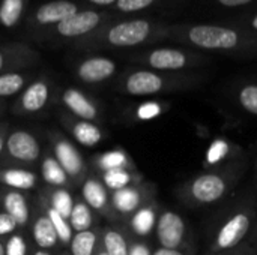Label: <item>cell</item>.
<instances>
[{"instance_id": "1", "label": "cell", "mask_w": 257, "mask_h": 255, "mask_svg": "<svg viewBox=\"0 0 257 255\" xmlns=\"http://www.w3.org/2000/svg\"><path fill=\"white\" fill-rule=\"evenodd\" d=\"M169 21L149 15H117L93 35L72 45L81 53L136 51L169 41Z\"/></svg>"}, {"instance_id": "2", "label": "cell", "mask_w": 257, "mask_h": 255, "mask_svg": "<svg viewBox=\"0 0 257 255\" xmlns=\"http://www.w3.org/2000/svg\"><path fill=\"white\" fill-rule=\"evenodd\" d=\"M169 41L206 54L257 57V33L232 23H170Z\"/></svg>"}, {"instance_id": "3", "label": "cell", "mask_w": 257, "mask_h": 255, "mask_svg": "<svg viewBox=\"0 0 257 255\" xmlns=\"http://www.w3.org/2000/svg\"><path fill=\"white\" fill-rule=\"evenodd\" d=\"M247 170L248 158L244 155L182 182L176 186L175 195L182 206L190 209L218 204L233 194Z\"/></svg>"}, {"instance_id": "4", "label": "cell", "mask_w": 257, "mask_h": 255, "mask_svg": "<svg viewBox=\"0 0 257 255\" xmlns=\"http://www.w3.org/2000/svg\"><path fill=\"white\" fill-rule=\"evenodd\" d=\"M256 215L257 194L254 189L239 194L220 210H217L208 227V252L232 251L248 242L254 227Z\"/></svg>"}, {"instance_id": "5", "label": "cell", "mask_w": 257, "mask_h": 255, "mask_svg": "<svg viewBox=\"0 0 257 255\" xmlns=\"http://www.w3.org/2000/svg\"><path fill=\"white\" fill-rule=\"evenodd\" d=\"M208 81V74L200 71L164 72L142 66L125 69L116 81V90L128 96H161L178 92H188L202 87Z\"/></svg>"}, {"instance_id": "6", "label": "cell", "mask_w": 257, "mask_h": 255, "mask_svg": "<svg viewBox=\"0 0 257 255\" xmlns=\"http://www.w3.org/2000/svg\"><path fill=\"white\" fill-rule=\"evenodd\" d=\"M128 62L134 66H142L164 72H190L199 71L212 63V57L206 53L184 47V45H152L136 50L126 54Z\"/></svg>"}, {"instance_id": "7", "label": "cell", "mask_w": 257, "mask_h": 255, "mask_svg": "<svg viewBox=\"0 0 257 255\" xmlns=\"http://www.w3.org/2000/svg\"><path fill=\"white\" fill-rule=\"evenodd\" d=\"M116 17L117 14H114L113 11L83 8L77 14L63 20L57 26L42 32L41 35L35 36L30 41L36 44H42V45L66 44L72 47L77 42L83 41L84 38L93 35L96 30H99L104 24H107Z\"/></svg>"}, {"instance_id": "8", "label": "cell", "mask_w": 257, "mask_h": 255, "mask_svg": "<svg viewBox=\"0 0 257 255\" xmlns=\"http://www.w3.org/2000/svg\"><path fill=\"white\" fill-rule=\"evenodd\" d=\"M86 8L78 0H47L36 6H32L21 32L26 41L33 39L42 32L57 26L63 20L77 14L80 9Z\"/></svg>"}, {"instance_id": "9", "label": "cell", "mask_w": 257, "mask_h": 255, "mask_svg": "<svg viewBox=\"0 0 257 255\" xmlns=\"http://www.w3.org/2000/svg\"><path fill=\"white\" fill-rule=\"evenodd\" d=\"M158 246L167 249H196L194 234L187 221L175 210L161 206L155 227Z\"/></svg>"}, {"instance_id": "10", "label": "cell", "mask_w": 257, "mask_h": 255, "mask_svg": "<svg viewBox=\"0 0 257 255\" xmlns=\"http://www.w3.org/2000/svg\"><path fill=\"white\" fill-rule=\"evenodd\" d=\"M157 198V186L152 182H140L137 185L114 191L111 194V207L117 216L130 218L140 207Z\"/></svg>"}, {"instance_id": "11", "label": "cell", "mask_w": 257, "mask_h": 255, "mask_svg": "<svg viewBox=\"0 0 257 255\" xmlns=\"http://www.w3.org/2000/svg\"><path fill=\"white\" fill-rule=\"evenodd\" d=\"M75 75L84 84H101L117 75V62L99 53H84L75 66Z\"/></svg>"}, {"instance_id": "12", "label": "cell", "mask_w": 257, "mask_h": 255, "mask_svg": "<svg viewBox=\"0 0 257 255\" xmlns=\"http://www.w3.org/2000/svg\"><path fill=\"white\" fill-rule=\"evenodd\" d=\"M188 0H117L113 12L117 15H169L179 11Z\"/></svg>"}, {"instance_id": "13", "label": "cell", "mask_w": 257, "mask_h": 255, "mask_svg": "<svg viewBox=\"0 0 257 255\" xmlns=\"http://www.w3.org/2000/svg\"><path fill=\"white\" fill-rule=\"evenodd\" d=\"M38 57L35 48L27 42H0V74L17 68L33 66Z\"/></svg>"}, {"instance_id": "14", "label": "cell", "mask_w": 257, "mask_h": 255, "mask_svg": "<svg viewBox=\"0 0 257 255\" xmlns=\"http://www.w3.org/2000/svg\"><path fill=\"white\" fill-rule=\"evenodd\" d=\"M160 209L161 204L157 198L149 201L128 218V230L140 239H148L152 233H155Z\"/></svg>"}, {"instance_id": "15", "label": "cell", "mask_w": 257, "mask_h": 255, "mask_svg": "<svg viewBox=\"0 0 257 255\" xmlns=\"http://www.w3.org/2000/svg\"><path fill=\"white\" fill-rule=\"evenodd\" d=\"M62 101L65 107L81 120L92 122L99 117V108L96 102L78 89H66L62 95Z\"/></svg>"}, {"instance_id": "16", "label": "cell", "mask_w": 257, "mask_h": 255, "mask_svg": "<svg viewBox=\"0 0 257 255\" xmlns=\"http://www.w3.org/2000/svg\"><path fill=\"white\" fill-rule=\"evenodd\" d=\"M8 153L18 161H36L39 158V144L36 138L26 131H15L6 141Z\"/></svg>"}, {"instance_id": "17", "label": "cell", "mask_w": 257, "mask_h": 255, "mask_svg": "<svg viewBox=\"0 0 257 255\" xmlns=\"http://www.w3.org/2000/svg\"><path fill=\"white\" fill-rule=\"evenodd\" d=\"M32 8V0H0V27L21 30Z\"/></svg>"}, {"instance_id": "18", "label": "cell", "mask_w": 257, "mask_h": 255, "mask_svg": "<svg viewBox=\"0 0 257 255\" xmlns=\"http://www.w3.org/2000/svg\"><path fill=\"white\" fill-rule=\"evenodd\" d=\"M50 99V83L47 78H38L29 83L20 98V107L26 113H36L45 107Z\"/></svg>"}, {"instance_id": "19", "label": "cell", "mask_w": 257, "mask_h": 255, "mask_svg": "<svg viewBox=\"0 0 257 255\" xmlns=\"http://www.w3.org/2000/svg\"><path fill=\"white\" fill-rule=\"evenodd\" d=\"M232 99L247 114L257 117V81L241 80L230 87Z\"/></svg>"}, {"instance_id": "20", "label": "cell", "mask_w": 257, "mask_h": 255, "mask_svg": "<svg viewBox=\"0 0 257 255\" xmlns=\"http://www.w3.org/2000/svg\"><path fill=\"white\" fill-rule=\"evenodd\" d=\"M81 194H83L84 203L90 209L102 212V213H110V210H113L111 201L108 198L107 189L102 182H99L96 179H87L83 185Z\"/></svg>"}, {"instance_id": "21", "label": "cell", "mask_w": 257, "mask_h": 255, "mask_svg": "<svg viewBox=\"0 0 257 255\" xmlns=\"http://www.w3.org/2000/svg\"><path fill=\"white\" fill-rule=\"evenodd\" d=\"M54 153H56V161L60 164V167L65 170L66 174L69 176H78L83 168V159L80 156V153L77 152V149L68 143V141H59L54 146Z\"/></svg>"}, {"instance_id": "22", "label": "cell", "mask_w": 257, "mask_h": 255, "mask_svg": "<svg viewBox=\"0 0 257 255\" xmlns=\"http://www.w3.org/2000/svg\"><path fill=\"white\" fill-rule=\"evenodd\" d=\"M170 108H172L170 101H158V99L143 101V102H139L137 105H134L130 110V116H131V120L143 123V122H151V120H155V119L161 117Z\"/></svg>"}, {"instance_id": "23", "label": "cell", "mask_w": 257, "mask_h": 255, "mask_svg": "<svg viewBox=\"0 0 257 255\" xmlns=\"http://www.w3.org/2000/svg\"><path fill=\"white\" fill-rule=\"evenodd\" d=\"M26 68H17V69H11L6 71L3 74H0V98H8L12 95H17L20 90H23V87H27L29 84V75L26 72Z\"/></svg>"}, {"instance_id": "24", "label": "cell", "mask_w": 257, "mask_h": 255, "mask_svg": "<svg viewBox=\"0 0 257 255\" xmlns=\"http://www.w3.org/2000/svg\"><path fill=\"white\" fill-rule=\"evenodd\" d=\"M102 249L107 255L130 254V230L105 228L102 233Z\"/></svg>"}, {"instance_id": "25", "label": "cell", "mask_w": 257, "mask_h": 255, "mask_svg": "<svg viewBox=\"0 0 257 255\" xmlns=\"http://www.w3.org/2000/svg\"><path fill=\"white\" fill-rule=\"evenodd\" d=\"M143 182V176L137 170H111L102 173V183L105 188L114 191L133 186Z\"/></svg>"}, {"instance_id": "26", "label": "cell", "mask_w": 257, "mask_h": 255, "mask_svg": "<svg viewBox=\"0 0 257 255\" xmlns=\"http://www.w3.org/2000/svg\"><path fill=\"white\" fill-rule=\"evenodd\" d=\"M236 150H241V149L233 147L230 143H227L224 140H217L211 144V147L206 153V162L205 164L209 165V168H215V167L227 164L229 161H233L236 158L244 156V155H235Z\"/></svg>"}, {"instance_id": "27", "label": "cell", "mask_w": 257, "mask_h": 255, "mask_svg": "<svg viewBox=\"0 0 257 255\" xmlns=\"http://www.w3.org/2000/svg\"><path fill=\"white\" fill-rule=\"evenodd\" d=\"M96 165L99 170H102V173L111 170H136V165L131 161V158L123 150L119 149L105 152L101 156H98Z\"/></svg>"}, {"instance_id": "28", "label": "cell", "mask_w": 257, "mask_h": 255, "mask_svg": "<svg viewBox=\"0 0 257 255\" xmlns=\"http://www.w3.org/2000/svg\"><path fill=\"white\" fill-rule=\"evenodd\" d=\"M72 135L84 147H93L98 143H101V140L104 138V132L99 129V126L87 120H81L75 123L72 128Z\"/></svg>"}, {"instance_id": "29", "label": "cell", "mask_w": 257, "mask_h": 255, "mask_svg": "<svg viewBox=\"0 0 257 255\" xmlns=\"http://www.w3.org/2000/svg\"><path fill=\"white\" fill-rule=\"evenodd\" d=\"M33 239L39 248L48 249L53 248L59 239L51 221L48 216H39L33 225Z\"/></svg>"}, {"instance_id": "30", "label": "cell", "mask_w": 257, "mask_h": 255, "mask_svg": "<svg viewBox=\"0 0 257 255\" xmlns=\"http://www.w3.org/2000/svg\"><path fill=\"white\" fill-rule=\"evenodd\" d=\"M5 209L6 213H9L18 225H23L27 222L29 219V207H27V201L23 197L21 192L18 191H11L9 194H6L5 197Z\"/></svg>"}, {"instance_id": "31", "label": "cell", "mask_w": 257, "mask_h": 255, "mask_svg": "<svg viewBox=\"0 0 257 255\" xmlns=\"http://www.w3.org/2000/svg\"><path fill=\"white\" fill-rule=\"evenodd\" d=\"M98 246V233L92 230L77 233L71 240L72 255H93Z\"/></svg>"}, {"instance_id": "32", "label": "cell", "mask_w": 257, "mask_h": 255, "mask_svg": "<svg viewBox=\"0 0 257 255\" xmlns=\"http://www.w3.org/2000/svg\"><path fill=\"white\" fill-rule=\"evenodd\" d=\"M2 180L5 185L15 189H32L36 183V176L27 170L12 168L2 174Z\"/></svg>"}, {"instance_id": "33", "label": "cell", "mask_w": 257, "mask_h": 255, "mask_svg": "<svg viewBox=\"0 0 257 255\" xmlns=\"http://www.w3.org/2000/svg\"><path fill=\"white\" fill-rule=\"evenodd\" d=\"M69 221H71L72 230H75L77 233L89 230L92 227V222H93V216H92L90 207L86 203H83V201L74 204V209H72Z\"/></svg>"}, {"instance_id": "34", "label": "cell", "mask_w": 257, "mask_h": 255, "mask_svg": "<svg viewBox=\"0 0 257 255\" xmlns=\"http://www.w3.org/2000/svg\"><path fill=\"white\" fill-rule=\"evenodd\" d=\"M42 177L47 183L50 185H65L68 180V174L65 173V170L60 167V164L53 159V158H47L42 164Z\"/></svg>"}, {"instance_id": "35", "label": "cell", "mask_w": 257, "mask_h": 255, "mask_svg": "<svg viewBox=\"0 0 257 255\" xmlns=\"http://www.w3.org/2000/svg\"><path fill=\"white\" fill-rule=\"evenodd\" d=\"M51 204H53V209L60 216H63L65 219L71 218V213H72V209H74V200H72V197H71V194L68 191L57 189L53 194Z\"/></svg>"}, {"instance_id": "36", "label": "cell", "mask_w": 257, "mask_h": 255, "mask_svg": "<svg viewBox=\"0 0 257 255\" xmlns=\"http://www.w3.org/2000/svg\"><path fill=\"white\" fill-rule=\"evenodd\" d=\"M47 216L50 218V221H51V224H53V227H54L59 239L62 242H65V243L71 242L72 237H74L72 236V227H71V224H68V221L63 216H60L53 207L48 209V215Z\"/></svg>"}, {"instance_id": "37", "label": "cell", "mask_w": 257, "mask_h": 255, "mask_svg": "<svg viewBox=\"0 0 257 255\" xmlns=\"http://www.w3.org/2000/svg\"><path fill=\"white\" fill-rule=\"evenodd\" d=\"M227 23H232L238 27H242V29H247V30L257 33V8L247 14H242L239 17L227 20Z\"/></svg>"}, {"instance_id": "38", "label": "cell", "mask_w": 257, "mask_h": 255, "mask_svg": "<svg viewBox=\"0 0 257 255\" xmlns=\"http://www.w3.org/2000/svg\"><path fill=\"white\" fill-rule=\"evenodd\" d=\"M154 249L146 239H140L130 231V254L128 255H152Z\"/></svg>"}, {"instance_id": "39", "label": "cell", "mask_w": 257, "mask_h": 255, "mask_svg": "<svg viewBox=\"0 0 257 255\" xmlns=\"http://www.w3.org/2000/svg\"><path fill=\"white\" fill-rule=\"evenodd\" d=\"M27 252V246H26V240L15 234L12 236L8 243H6V248H5V254L6 255H26Z\"/></svg>"}, {"instance_id": "40", "label": "cell", "mask_w": 257, "mask_h": 255, "mask_svg": "<svg viewBox=\"0 0 257 255\" xmlns=\"http://www.w3.org/2000/svg\"><path fill=\"white\" fill-rule=\"evenodd\" d=\"M17 221L9 213H0V236L9 234L17 228Z\"/></svg>"}, {"instance_id": "41", "label": "cell", "mask_w": 257, "mask_h": 255, "mask_svg": "<svg viewBox=\"0 0 257 255\" xmlns=\"http://www.w3.org/2000/svg\"><path fill=\"white\" fill-rule=\"evenodd\" d=\"M206 255H257V249L254 246H251L248 242H245L244 245L232 249V251H224V252H208Z\"/></svg>"}, {"instance_id": "42", "label": "cell", "mask_w": 257, "mask_h": 255, "mask_svg": "<svg viewBox=\"0 0 257 255\" xmlns=\"http://www.w3.org/2000/svg\"><path fill=\"white\" fill-rule=\"evenodd\" d=\"M81 5L86 8H93V9H104V11H111L113 6L116 5L117 0H78Z\"/></svg>"}, {"instance_id": "43", "label": "cell", "mask_w": 257, "mask_h": 255, "mask_svg": "<svg viewBox=\"0 0 257 255\" xmlns=\"http://www.w3.org/2000/svg\"><path fill=\"white\" fill-rule=\"evenodd\" d=\"M218 6L227 8V9H238V8H247L256 3L257 0H214Z\"/></svg>"}, {"instance_id": "44", "label": "cell", "mask_w": 257, "mask_h": 255, "mask_svg": "<svg viewBox=\"0 0 257 255\" xmlns=\"http://www.w3.org/2000/svg\"><path fill=\"white\" fill-rule=\"evenodd\" d=\"M152 255H197V249H167V248H155Z\"/></svg>"}, {"instance_id": "45", "label": "cell", "mask_w": 257, "mask_h": 255, "mask_svg": "<svg viewBox=\"0 0 257 255\" xmlns=\"http://www.w3.org/2000/svg\"><path fill=\"white\" fill-rule=\"evenodd\" d=\"M248 243H250L251 246H254L257 249V215L256 221H254V227H253V231H251V234H250V237H248Z\"/></svg>"}, {"instance_id": "46", "label": "cell", "mask_w": 257, "mask_h": 255, "mask_svg": "<svg viewBox=\"0 0 257 255\" xmlns=\"http://www.w3.org/2000/svg\"><path fill=\"white\" fill-rule=\"evenodd\" d=\"M3 146H5V143H3V138H2V135H0V153H2V150H3Z\"/></svg>"}, {"instance_id": "47", "label": "cell", "mask_w": 257, "mask_h": 255, "mask_svg": "<svg viewBox=\"0 0 257 255\" xmlns=\"http://www.w3.org/2000/svg\"><path fill=\"white\" fill-rule=\"evenodd\" d=\"M35 255H50L47 251H38V252H35Z\"/></svg>"}, {"instance_id": "48", "label": "cell", "mask_w": 257, "mask_h": 255, "mask_svg": "<svg viewBox=\"0 0 257 255\" xmlns=\"http://www.w3.org/2000/svg\"><path fill=\"white\" fill-rule=\"evenodd\" d=\"M96 255H107V252H105V251H104V249L101 248V249H99V251L96 252Z\"/></svg>"}, {"instance_id": "49", "label": "cell", "mask_w": 257, "mask_h": 255, "mask_svg": "<svg viewBox=\"0 0 257 255\" xmlns=\"http://www.w3.org/2000/svg\"><path fill=\"white\" fill-rule=\"evenodd\" d=\"M0 255H6L5 254V248H3V245L0 243Z\"/></svg>"}, {"instance_id": "50", "label": "cell", "mask_w": 257, "mask_h": 255, "mask_svg": "<svg viewBox=\"0 0 257 255\" xmlns=\"http://www.w3.org/2000/svg\"><path fill=\"white\" fill-rule=\"evenodd\" d=\"M256 186H257V159H256Z\"/></svg>"}]
</instances>
